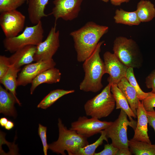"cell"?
I'll return each instance as SVG.
<instances>
[{"label":"cell","instance_id":"cell-1","mask_svg":"<svg viewBox=\"0 0 155 155\" xmlns=\"http://www.w3.org/2000/svg\"><path fill=\"white\" fill-rule=\"evenodd\" d=\"M108 30L107 26L90 21L70 33L74 41L78 62H84L92 54L100 39Z\"/></svg>","mask_w":155,"mask_h":155},{"label":"cell","instance_id":"cell-2","mask_svg":"<svg viewBox=\"0 0 155 155\" xmlns=\"http://www.w3.org/2000/svg\"><path fill=\"white\" fill-rule=\"evenodd\" d=\"M104 42V41L99 42L92 54L84 62L83 68L85 75L79 86L81 90L96 93L103 87L102 78L106 72L104 63L100 57V53Z\"/></svg>","mask_w":155,"mask_h":155},{"label":"cell","instance_id":"cell-3","mask_svg":"<svg viewBox=\"0 0 155 155\" xmlns=\"http://www.w3.org/2000/svg\"><path fill=\"white\" fill-rule=\"evenodd\" d=\"M59 137L57 141L49 144V149L53 152L65 155L66 151L69 155H76L81 148L89 144L87 138L78 134L75 131L68 129L58 119Z\"/></svg>","mask_w":155,"mask_h":155},{"label":"cell","instance_id":"cell-4","mask_svg":"<svg viewBox=\"0 0 155 155\" xmlns=\"http://www.w3.org/2000/svg\"><path fill=\"white\" fill-rule=\"evenodd\" d=\"M111 85L108 83L100 93L86 102L84 108L86 116L99 119L107 117L112 113L116 103L111 93Z\"/></svg>","mask_w":155,"mask_h":155},{"label":"cell","instance_id":"cell-5","mask_svg":"<svg viewBox=\"0 0 155 155\" xmlns=\"http://www.w3.org/2000/svg\"><path fill=\"white\" fill-rule=\"evenodd\" d=\"M113 53L128 67L139 68L141 66L142 59L139 47L133 39L119 36L114 41Z\"/></svg>","mask_w":155,"mask_h":155},{"label":"cell","instance_id":"cell-6","mask_svg":"<svg viewBox=\"0 0 155 155\" xmlns=\"http://www.w3.org/2000/svg\"><path fill=\"white\" fill-rule=\"evenodd\" d=\"M44 29L41 21L33 26H26L19 35L5 38L3 41L5 51L13 53L28 45L37 46L43 40Z\"/></svg>","mask_w":155,"mask_h":155},{"label":"cell","instance_id":"cell-7","mask_svg":"<svg viewBox=\"0 0 155 155\" xmlns=\"http://www.w3.org/2000/svg\"><path fill=\"white\" fill-rule=\"evenodd\" d=\"M127 117L125 112L121 109L117 119L105 129L107 137L110 138L111 143L119 149H129L127 134L128 127L129 126L134 130L137 125L136 121H129Z\"/></svg>","mask_w":155,"mask_h":155},{"label":"cell","instance_id":"cell-8","mask_svg":"<svg viewBox=\"0 0 155 155\" xmlns=\"http://www.w3.org/2000/svg\"><path fill=\"white\" fill-rule=\"evenodd\" d=\"M25 16L16 10L0 13V25L6 38L16 36L23 30Z\"/></svg>","mask_w":155,"mask_h":155},{"label":"cell","instance_id":"cell-9","mask_svg":"<svg viewBox=\"0 0 155 155\" xmlns=\"http://www.w3.org/2000/svg\"><path fill=\"white\" fill-rule=\"evenodd\" d=\"M56 23L51 27L46 39L36 46L34 57L36 62L51 59L60 46L59 31L56 30Z\"/></svg>","mask_w":155,"mask_h":155},{"label":"cell","instance_id":"cell-10","mask_svg":"<svg viewBox=\"0 0 155 155\" xmlns=\"http://www.w3.org/2000/svg\"><path fill=\"white\" fill-rule=\"evenodd\" d=\"M112 122L101 121L95 118H88L85 116H81L77 121L71 123L70 129L88 138L100 133L101 131L109 126Z\"/></svg>","mask_w":155,"mask_h":155},{"label":"cell","instance_id":"cell-11","mask_svg":"<svg viewBox=\"0 0 155 155\" xmlns=\"http://www.w3.org/2000/svg\"><path fill=\"white\" fill-rule=\"evenodd\" d=\"M83 1L53 0L54 7L49 15L53 16L55 23L59 18L66 21L73 20L78 17Z\"/></svg>","mask_w":155,"mask_h":155},{"label":"cell","instance_id":"cell-12","mask_svg":"<svg viewBox=\"0 0 155 155\" xmlns=\"http://www.w3.org/2000/svg\"><path fill=\"white\" fill-rule=\"evenodd\" d=\"M56 63L51 59L36 61L26 65L18 74L17 78L18 86H25L31 83L33 80L43 71L55 67Z\"/></svg>","mask_w":155,"mask_h":155},{"label":"cell","instance_id":"cell-13","mask_svg":"<svg viewBox=\"0 0 155 155\" xmlns=\"http://www.w3.org/2000/svg\"><path fill=\"white\" fill-rule=\"evenodd\" d=\"M106 73L109 74L108 83L117 84L124 77L128 67L113 53L106 52L103 55Z\"/></svg>","mask_w":155,"mask_h":155},{"label":"cell","instance_id":"cell-14","mask_svg":"<svg viewBox=\"0 0 155 155\" xmlns=\"http://www.w3.org/2000/svg\"><path fill=\"white\" fill-rule=\"evenodd\" d=\"M137 125L132 139L151 144L148 133V123L146 111L140 100L139 101L137 111Z\"/></svg>","mask_w":155,"mask_h":155},{"label":"cell","instance_id":"cell-15","mask_svg":"<svg viewBox=\"0 0 155 155\" xmlns=\"http://www.w3.org/2000/svg\"><path fill=\"white\" fill-rule=\"evenodd\" d=\"M36 50V46L28 45L16 51L9 57L10 65L18 69L24 65L34 61V57Z\"/></svg>","mask_w":155,"mask_h":155},{"label":"cell","instance_id":"cell-16","mask_svg":"<svg viewBox=\"0 0 155 155\" xmlns=\"http://www.w3.org/2000/svg\"><path fill=\"white\" fill-rule=\"evenodd\" d=\"M61 73L59 69L55 67L49 69L42 72L32 80L30 88V94L39 85L43 83L53 84L60 82Z\"/></svg>","mask_w":155,"mask_h":155},{"label":"cell","instance_id":"cell-17","mask_svg":"<svg viewBox=\"0 0 155 155\" xmlns=\"http://www.w3.org/2000/svg\"><path fill=\"white\" fill-rule=\"evenodd\" d=\"M49 0H28V12L30 22L36 24L41 21L42 18L47 17L44 10Z\"/></svg>","mask_w":155,"mask_h":155},{"label":"cell","instance_id":"cell-18","mask_svg":"<svg viewBox=\"0 0 155 155\" xmlns=\"http://www.w3.org/2000/svg\"><path fill=\"white\" fill-rule=\"evenodd\" d=\"M21 69H18L11 65L5 75L0 78V82L7 90H8L14 97L17 103L21 105V103L16 96V90L17 85L18 73Z\"/></svg>","mask_w":155,"mask_h":155},{"label":"cell","instance_id":"cell-19","mask_svg":"<svg viewBox=\"0 0 155 155\" xmlns=\"http://www.w3.org/2000/svg\"><path fill=\"white\" fill-rule=\"evenodd\" d=\"M117 86L126 97L131 110L137 116V111L140 100L136 91L125 77L121 80Z\"/></svg>","mask_w":155,"mask_h":155},{"label":"cell","instance_id":"cell-20","mask_svg":"<svg viewBox=\"0 0 155 155\" xmlns=\"http://www.w3.org/2000/svg\"><path fill=\"white\" fill-rule=\"evenodd\" d=\"M16 101L13 96L0 86V113L5 115L16 117L14 104Z\"/></svg>","mask_w":155,"mask_h":155},{"label":"cell","instance_id":"cell-21","mask_svg":"<svg viewBox=\"0 0 155 155\" xmlns=\"http://www.w3.org/2000/svg\"><path fill=\"white\" fill-rule=\"evenodd\" d=\"M111 91L115 100L116 108L123 110L127 115L130 121L134 120L132 117L136 118L137 116L131 110L126 97L117 84H111Z\"/></svg>","mask_w":155,"mask_h":155},{"label":"cell","instance_id":"cell-22","mask_svg":"<svg viewBox=\"0 0 155 155\" xmlns=\"http://www.w3.org/2000/svg\"><path fill=\"white\" fill-rule=\"evenodd\" d=\"M136 11L141 22H150L155 17L154 5L149 1H140L137 4Z\"/></svg>","mask_w":155,"mask_h":155},{"label":"cell","instance_id":"cell-23","mask_svg":"<svg viewBox=\"0 0 155 155\" xmlns=\"http://www.w3.org/2000/svg\"><path fill=\"white\" fill-rule=\"evenodd\" d=\"M115 22L132 26H137L141 23L137 16L136 11H127L122 9L116 10L114 16Z\"/></svg>","mask_w":155,"mask_h":155},{"label":"cell","instance_id":"cell-24","mask_svg":"<svg viewBox=\"0 0 155 155\" xmlns=\"http://www.w3.org/2000/svg\"><path fill=\"white\" fill-rule=\"evenodd\" d=\"M129 149L135 155H155V144L131 139L128 141Z\"/></svg>","mask_w":155,"mask_h":155},{"label":"cell","instance_id":"cell-25","mask_svg":"<svg viewBox=\"0 0 155 155\" xmlns=\"http://www.w3.org/2000/svg\"><path fill=\"white\" fill-rule=\"evenodd\" d=\"M74 90H68L57 89L51 91L40 102L37 107L46 109L50 106L60 98L67 94L75 92Z\"/></svg>","mask_w":155,"mask_h":155},{"label":"cell","instance_id":"cell-26","mask_svg":"<svg viewBox=\"0 0 155 155\" xmlns=\"http://www.w3.org/2000/svg\"><path fill=\"white\" fill-rule=\"evenodd\" d=\"M100 133L101 135L96 142L80 148L76 153V155H94L96 149L102 144L104 140L108 142L105 130L101 131Z\"/></svg>","mask_w":155,"mask_h":155},{"label":"cell","instance_id":"cell-27","mask_svg":"<svg viewBox=\"0 0 155 155\" xmlns=\"http://www.w3.org/2000/svg\"><path fill=\"white\" fill-rule=\"evenodd\" d=\"M133 68L131 67H128L125 77L136 91L139 100H142L148 95L149 92H145L140 88L135 76Z\"/></svg>","mask_w":155,"mask_h":155},{"label":"cell","instance_id":"cell-28","mask_svg":"<svg viewBox=\"0 0 155 155\" xmlns=\"http://www.w3.org/2000/svg\"><path fill=\"white\" fill-rule=\"evenodd\" d=\"M28 0H0V12L16 10Z\"/></svg>","mask_w":155,"mask_h":155},{"label":"cell","instance_id":"cell-29","mask_svg":"<svg viewBox=\"0 0 155 155\" xmlns=\"http://www.w3.org/2000/svg\"><path fill=\"white\" fill-rule=\"evenodd\" d=\"M141 102L146 111H155L154 108L155 107V93L151 91L149 92L148 95Z\"/></svg>","mask_w":155,"mask_h":155},{"label":"cell","instance_id":"cell-30","mask_svg":"<svg viewBox=\"0 0 155 155\" xmlns=\"http://www.w3.org/2000/svg\"><path fill=\"white\" fill-rule=\"evenodd\" d=\"M47 127L39 124L38 133L41 140L43 145V151L45 155H47L49 144H47L46 136Z\"/></svg>","mask_w":155,"mask_h":155},{"label":"cell","instance_id":"cell-31","mask_svg":"<svg viewBox=\"0 0 155 155\" xmlns=\"http://www.w3.org/2000/svg\"><path fill=\"white\" fill-rule=\"evenodd\" d=\"M10 65L9 57L5 55L0 56V78L5 75Z\"/></svg>","mask_w":155,"mask_h":155},{"label":"cell","instance_id":"cell-32","mask_svg":"<svg viewBox=\"0 0 155 155\" xmlns=\"http://www.w3.org/2000/svg\"><path fill=\"white\" fill-rule=\"evenodd\" d=\"M119 149L115 147L113 144H105L104 149L101 152L94 153V155H117Z\"/></svg>","mask_w":155,"mask_h":155},{"label":"cell","instance_id":"cell-33","mask_svg":"<svg viewBox=\"0 0 155 155\" xmlns=\"http://www.w3.org/2000/svg\"><path fill=\"white\" fill-rule=\"evenodd\" d=\"M145 83L146 87L152 88L151 92L155 93V69L146 78Z\"/></svg>","mask_w":155,"mask_h":155},{"label":"cell","instance_id":"cell-34","mask_svg":"<svg viewBox=\"0 0 155 155\" xmlns=\"http://www.w3.org/2000/svg\"><path fill=\"white\" fill-rule=\"evenodd\" d=\"M146 114L148 123L153 128L155 133V111L150 112L146 111Z\"/></svg>","mask_w":155,"mask_h":155},{"label":"cell","instance_id":"cell-35","mask_svg":"<svg viewBox=\"0 0 155 155\" xmlns=\"http://www.w3.org/2000/svg\"><path fill=\"white\" fill-rule=\"evenodd\" d=\"M132 154L129 149H119L117 155H131Z\"/></svg>","mask_w":155,"mask_h":155},{"label":"cell","instance_id":"cell-36","mask_svg":"<svg viewBox=\"0 0 155 155\" xmlns=\"http://www.w3.org/2000/svg\"><path fill=\"white\" fill-rule=\"evenodd\" d=\"M130 0H109L111 3L113 5L116 6H120L124 3L129 2Z\"/></svg>","mask_w":155,"mask_h":155},{"label":"cell","instance_id":"cell-37","mask_svg":"<svg viewBox=\"0 0 155 155\" xmlns=\"http://www.w3.org/2000/svg\"><path fill=\"white\" fill-rule=\"evenodd\" d=\"M14 126V123L10 120H8L4 127L7 130H10Z\"/></svg>","mask_w":155,"mask_h":155},{"label":"cell","instance_id":"cell-38","mask_svg":"<svg viewBox=\"0 0 155 155\" xmlns=\"http://www.w3.org/2000/svg\"><path fill=\"white\" fill-rule=\"evenodd\" d=\"M8 120L5 117H2L0 119V125L3 127H4L7 123Z\"/></svg>","mask_w":155,"mask_h":155},{"label":"cell","instance_id":"cell-39","mask_svg":"<svg viewBox=\"0 0 155 155\" xmlns=\"http://www.w3.org/2000/svg\"><path fill=\"white\" fill-rule=\"evenodd\" d=\"M101 0L104 2H106V3H107L109 1V0Z\"/></svg>","mask_w":155,"mask_h":155},{"label":"cell","instance_id":"cell-40","mask_svg":"<svg viewBox=\"0 0 155 155\" xmlns=\"http://www.w3.org/2000/svg\"></svg>","mask_w":155,"mask_h":155}]
</instances>
